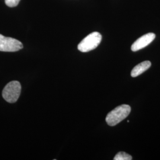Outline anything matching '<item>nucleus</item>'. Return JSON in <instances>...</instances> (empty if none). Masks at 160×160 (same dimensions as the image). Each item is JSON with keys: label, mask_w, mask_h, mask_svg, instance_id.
<instances>
[{"label": "nucleus", "mask_w": 160, "mask_h": 160, "mask_svg": "<svg viewBox=\"0 0 160 160\" xmlns=\"http://www.w3.org/2000/svg\"><path fill=\"white\" fill-rule=\"evenodd\" d=\"M151 66V62L149 61H143L135 66L132 70L131 76L132 77H137L139 75L142 74L147 69H148Z\"/></svg>", "instance_id": "423d86ee"}, {"label": "nucleus", "mask_w": 160, "mask_h": 160, "mask_svg": "<svg viewBox=\"0 0 160 160\" xmlns=\"http://www.w3.org/2000/svg\"><path fill=\"white\" fill-rule=\"evenodd\" d=\"M23 48L22 43L19 40L0 34V51L17 52Z\"/></svg>", "instance_id": "20e7f679"}, {"label": "nucleus", "mask_w": 160, "mask_h": 160, "mask_svg": "<svg viewBox=\"0 0 160 160\" xmlns=\"http://www.w3.org/2000/svg\"><path fill=\"white\" fill-rule=\"evenodd\" d=\"M102 39V36L95 32L88 34L78 45V49L82 52H88L95 49Z\"/></svg>", "instance_id": "7ed1b4c3"}, {"label": "nucleus", "mask_w": 160, "mask_h": 160, "mask_svg": "<svg viewBox=\"0 0 160 160\" xmlns=\"http://www.w3.org/2000/svg\"><path fill=\"white\" fill-rule=\"evenodd\" d=\"M22 87L17 81H12L8 83L2 90V97L7 102H16L21 93Z\"/></svg>", "instance_id": "f03ea898"}, {"label": "nucleus", "mask_w": 160, "mask_h": 160, "mask_svg": "<svg viewBox=\"0 0 160 160\" xmlns=\"http://www.w3.org/2000/svg\"><path fill=\"white\" fill-rule=\"evenodd\" d=\"M20 0H5L6 4L10 7H14L17 6Z\"/></svg>", "instance_id": "6e6552de"}, {"label": "nucleus", "mask_w": 160, "mask_h": 160, "mask_svg": "<svg viewBox=\"0 0 160 160\" xmlns=\"http://www.w3.org/2000/svg\"><path fill=\"white\" fill-rule=\"evenodd\" d=\"M155 38V34L153 33H149L144 34L136 40L131 46V50L133 52H137L145 48L149 45Z\"/></svg>", "instance_id": "39448f33"}, {"label": "nucleus", "mask_w": 160, "mask_h": 160, "mask_svg": "<svg viewBox=\"0 0 160 160\" xmlns=\"http://www.w3.org/2000/svg\"><path fill=\"white\" fill-rule=\"evenodd\" d=\"M131 111V108L129 105H120L109 112L106 118V121L109 126H115L126 118Z\"/></svg>", "instance_id": "f257e3e1"}, {"label": "nucleus", "mask_w": 160, "mask_h": 160, "mask_svg": "<svg viewBox=\"0 0 160 160\" xmlns=\"http://www.w3.org/2000/svg\"><path fill=\"white\" fill-rule=\"evenodd\" d=\"M114 160H131V155L127 154L125 152H119L114 157Z\"/></svg>", "instance_id": "0eeeda50"}]
</instances>
